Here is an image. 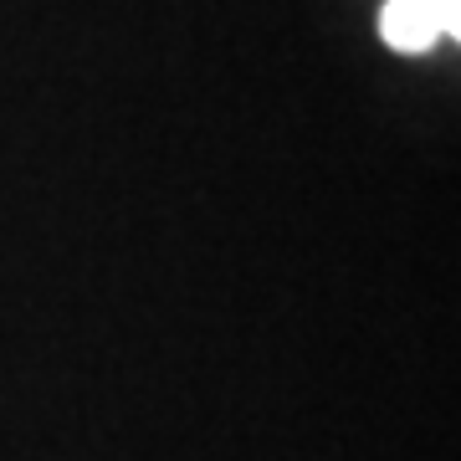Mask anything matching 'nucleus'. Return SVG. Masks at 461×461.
Here are the masks:
<instances>
[{
  "instance_id": "nucleus-1",
  "label": "nucleus",
  "mask_w": 461,
  "mask_h": 461,
  "mask_svg": "<svg viewBox=\"0 0 461 461\" xmlns=\"http://www.w3.org/2000/svg\"><path fill=\"white\" fill-rule=\"evenodd\" d=\"M379 32L395 51H426L441 36V21L430 11V0H390L379 16Z\"/></svg>"
},
{
  "instance_id": "nucleus-2",
  "label": "nucleus",
  "mask_w": 461,
  "mask_h": 461,
  "mask_svg": "<svg viewBox=\"0 0 461 461\" xmlns=\"http://www.w3.org/2000/svg\"><path fill=\"white\" fill-rule=\"evenodd\" d=\"M430 11H436V21H441L446 36L461 32V0H430Z\"/></svg>"
}]
</instances>
